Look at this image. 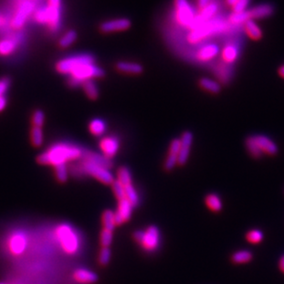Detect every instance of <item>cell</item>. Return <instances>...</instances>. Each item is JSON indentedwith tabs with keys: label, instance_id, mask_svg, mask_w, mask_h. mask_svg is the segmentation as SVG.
<instances>
[{
	"label": "cell",
	"instance_id": "obj_50",
	"mask_svg": "<svg viewBox=\"0 0 284 284\" xmlns=\"http://www.w3.org/2000/svg\"><path fill=\"white\" fill-rule=\"evenodd\" d=\"M225 1H226V4L228 6L233 7V6H235V4L237 3L238 0H225Z\"/></svg>",
	"mask_w": 284,
	"mask_h": 284
},
{
	"label": "cell",
	"instance_id": "obj_40",
	"mask_svg": "<svg viewBox=\"0 0 284 284\" xmlns=\"http://www.w3.org/2000/svg\"><path fill=\"white\" fill-rule=\"evenodd\" d=\"M55 173H56L57 180L61 183H64L69 178L70 171H69V167L67 166V164H61V165H57L55 167Z\"/></svg>",
	"mask_w": 284,
	"mask_h": 284
},
{
	"label": "cell",
	"instance_id": "obj_22",
	"mask_svg": "<svg viewBox=\"0 0 284 284\" xmlns=\"http://www.w3.org/2000/svg\"><path fill=\"white\" fill-rule=\"evenodd\" d=\"M213 72H214L215 76L218 78V80L224 84L229 83L233 77L232 66L223 63L222 61L215 64Z\"/></svg>",
	"mask_w": 284,
	"mask_h": 284
},
{
	"label": "cell",
	"instance_id": "obj_30",
	"mask_svg": "<svg viewBox=\"0 0 284 284\" xmlns=\"http://www.w3.org/2000/svg\"><path fill=\"white\" fill-rule=\"evenodd\" d=\"M231 259L234 264H245L252 260L253 254L249 250H239L233 254Z\"/></svg>",
	"mask_w": 284,
	"mask_h": 284
},
{
	"label": "cell",
	"instance_id": "obj_15",
	"mask_svg": "<svg viewBox=\"0 0 284 284\" xmlns=\"http://www.w3.org/2000/svg\"><path fill=\"white\" fill-rule=\"evenodd\" d=\"M254 137H255L256 142L259 146L260 151L263 153V155L276 156L278 154V146L270 137L263 135V134L254 135Z\"/></svg>",
	"mask_w": 284,
	"mask_h": 284
},
{
	"label": "cell",
	"instance_id": "obj_6",
	"mask_svg": "<svg viewBox=\"0 0 284 284\" xmlns=\"http://www.w3.org/2000/svg\"><path fill=\"white\" fill-rule=\"evenodd\" d=\"M133 237L147 252L156 251L161 242L160 231L154 225L149 226L144 231L135 232Z\"/></svg>",
	"mask_w": 284,
	"mask_h": 284
},
{
	"label": "cell",
	"instance_id": "obj_41",
	"mask_svg": "<svg viewBox=\"0 0 284 284\" xmlns=\"http://www.w3.org/2000/svg\"><path fill=\"white\" fill-rule=\"evenodd\" d=\"M112 188H113L114 196L118 199V201L126 198V190H125V187H124L119 181L114 180V183L112 184Z\"/></svg>",
	"mask_w": 284,
	"mask_h": 284
},
{
	"label": "cell",
	"instance_id": "obj_27",
	"mask_svg": "<svg viewBox=\"0 0 284 284\" xmlns=\"http://www.w3.org/2000/svg\"><path fill=\"white\" fill-rule=\"evenodd\" d=\"M89 129H90V132L95 137H101L106 132L107 126L104 121L99 119V118H95L90 122Z\"/></svg>",
	"mask_w": 284,
	"mask_h": 284
},
{
	"label": "cell",
	"instance_id": "obj_36",
	"mask_svg": "<svg viewBox=\"0 0 284 284\" xmlns=\"http://www.w3.org/2000/svg\"><path fill=\"white\" fill-rule=\"evenodd\" d=\"M126 190V198L132 204L133 206H137L139 202V196L138 191L134 188L132 184L125 187Z\"/></svg>",
	"mask_w": 284,
	"mask_h": 284
},
{
	"label": "cell",
	"instance_id": "obj_4",
	"mask_svg": "<svg viewBox=\"0 0 284 284\" xmlns=\"http://www.w3.org/2000/svg\"><path fill=\"white\" fill-rule=\"evenodd\" d=\"M69 76L70 86L78 87L95 78H102L104 76V71L95 63L83 64L72 70Z\"/></svg>",
	"mask_w": 284,
	"mask_h": 284
},
{
	"label": "cell",
	"instance_id": "obj_42",
	"mask_svg": "<svg viewBox=\"0 0 284 284\" xmlns=\"http://www.w3.org/2000/svg\"><path fill=\"white\" fill-rule=\"evenodd\" d=\"M100 242L102 247H109L113 242V231L103 229L100 235Z\"/></svg>",
	"mask_w": 284,
	"mask_h": 284
},
{
	"label": "cell",
	"instance_id": "obj_34",
	"mask_svg": "<svg viewBox=\"0 0 284 284\" xmlns=\"http://www.w3.org/2000/svg\"><path fill=\"white\" fill-rule=\"evenodd\" d=\"M117 181H119L124 187L132 184V176L130 170L127 167H121L117 172Z\"/></svg>",
	"mask_w": 284,
	"mask_h": 284
},
{
	"label": "cell",
	"instance_id": "obj_39",
	"mask_svg": "<svg viewBox=\"0 0 284 284\" xmlns=\"http://www.w3.org/2000/svg\"><path fill=\"white\" fill-rule=\"evenodd\" d=\"M31 139L32 143L35 147H40L44 142V133L41 127L33 126L31 132Z\"/></svg>",
	"mask_w": 284,
	"mask_h": 284
},
{
	"label": "cell",
	"instance_id": "obj_8",
	"mask_svg": "<svg viewBox=\"0 0 284 284\" xmlns=\"http://www.w3.org/2000/svg\"><path fill=\"white\" fill-rule=\"evenodd\" d=\"M95 63V58L91 54H81L78 56L66 57L57 62L56 69L60 74L69 75L77 67L83 64Z\"/></svg>",
	"mask_w": 284,
	"mask_h": 284
},
{
	"label": "cell",
	"instance_id": "obj_43",
	"mask_svg": "<svg viewBox=\"0 0 284 284\" xmlns=\"http://www.w3.org/2000/svg\"><path fill=\"white\" fill-rule=\"evenodd\" d=\"M111 259V250L109 247H102L99 254V263L101 266H106Z\"/></svg>",
	"mask_w": 284,
	"mask_h": 284
},
{
	"label": "cell",
	"instance_id": "obj_51",
	"mask_svg": "<svg viewBox=\"0 0 284 284\" xmlns=\"http://www.w3.org/2000/svg\"><path fill=\"white\" fill-rule=\"evenodd\" d=\"M279 75L281 78H283L284 79V66H282L280 69H279Z\"/></svg>",
	"mask_w": 284,
	"mask_h": 284
},
{
	"label": "cell",
	"instance_id": "obj_7",
	"mask_svg": "<svg viewBox=\"0 0 284 284\" xmlns=\"http://www.w3.org/2000/svg\"><path fill=\"white\" fill-rule=\"evenodd\" d=\"M175 20L183 28H189L193 24L196 13L189 0H175Z\"/></svg>",
	"mask_w": 284,
	"mask_h": 284
},
{
	"label": "cell",
	"instance_id": "obj_19",
	"mask_svg": "<svg viewBox=\"0 0 284 284\" xmlns=\"http://www.w3.org/2000/svg\"><path fill=\"white\" fill-rule=\"evenodd\" d=\"M180 147H181V141L179 139H174L171 142L169 152L164 163V168L166 170L171 171L174 169V167L178 164V154L180 151Z\"/></svg>",
	"mask_w": 284,
	"mask_h": 284
},
{
	"label": "cell",
	"instance_id": "obj_1",
	"mask_svg": "<svg viewBox=\"0 0 284 284\" xmlns=\"http://www.w3.org/2000/svg\"><path fill=\"white\" fill-rule=\"evenodd\" d=\"M83 152L84 150L79 146L70 143H57L39 155L38 163L56 167L57 165L81 160Z\"/></svg>",
	"mask_w": 284,
	"mask_h": 284
},
{
	"label": "cell",
	"instance_id": "obj_2",
	"mask_svg": "<svg viewBox=\"0 0 284 284\" xmlns=\"http://www.w3.org/2000/svg\"><path fill=\"white\" fill-rule=\"evenodd\" d=\"M234 26L231 25L227 20L221 17H215L201 25L192 29L188 35V42L191 44H199L204 40L216 35L218 33L228 32Z\"/></svg>",
	"mask_w": 284,
	"mask_h": 284
},
{
	"label": "cell",
	"instance_id": "obj_29",
	"mask_svg": "<svg viewBox=\"0 0 284 284\" xmlns=\"http://www.w3.org/2000/svg\"><path fill=\"white\" fill-rule=\"evenodd\" d=\"M205 202H206L207 207L215 212L221 211L222 208V201H221V197L214 193L207 195L205 198Z\"/></svg>",
	"mask_w": 284,
	"mask_h": 284
},
{
	"label": "cell",
	"instance_id": "obj_24",
	"mask_svg": "<svg viewBox=\"0 0 284 284\" xmlns=\"http://www.w3.org/2000/svg\"><path fill=\"white\" fill-rule=\"evenodd\" d=\"M18 38L16 37H7L0 40V56H9L13 54L18 46Z\"/></svg>",
	"mask_w": 284,
	"mask_h": 284
},
{
	"label": "cell",
	"instance_id": "obj_17",
	"mask_svg": "<svg viewBox=\"0 0 284 284\" xmlns=\"http://www.w3.org/2000/svg\"><path fill=\"white\" fill-rule=\"evenodd\" d=\"M133 208L134 206L126 198L119 200L117 210L114 212L116 225H120L130 219L132 215Z\"/></svg>",
	"mask_w": 284,
	"mask_h": 284
},
{
	"label": "cell",
	"instance_id": "obj_47",
	"mask_svg": "<svg viewBox=\"0 0 284 284\" xmlns=\"http://www.w3.org/2000/svg\"><path fill=\"white\" fill-rule=\"evenodd\" d=\"M212 0H197V7H198V11L203 9L204 7L208 6V4L211 2Z\"/></svg>",
	"mask_w": 284,
	"mask_h": 284
},
{
	"label": "cell",
	"instance_id": "obj_38",
	"mask_svg": "<svg viewBox=\"0 0 284 284\" xmlns=\"http://www.w3.org/2000/svg\"><path fill=\"white\" fill-rule=\"evenodd\" d=\"M47 6H42L36 8L33 12V19L40 24H47Z\"/></svg>",
	"mask_w": 284,
	"mask_h": 284
},
{
	"label": "cell",
	"instance_id": "obj_33",
	"mask_svg": "<svg viewBox=\"0 0 284 284\" xmlns=\"http://www.w3.org/2000/svg\"><path fill=\"white\" fill-rule=\"evenodd\" d=\"M101 221H102L103 229L114 231V227L116 226L114 211H112L110 209L105 210L102 214V217H101Z\"/></svg>",
	"mask_w": 284,
	"mask_h": 284
},
{
	"label": "cell",
	"instance_id": "obj_23",
	"mask_svg": "<svg viewBox=\"0 0 284 284\" xmlns=\"http://www.w3.org/2000/svg\"><path fill=\"white\" fill-rule=\"evenodd\" d=\"M73 279L81 284H93L97 282L98 276L95 272L87 269H78L73 273Z\"/></svg>",
	"mask_w": 284,
	"mask_h": 284
},
{
	"label": "cell",
	"instance_id": "obj_37",
	"mask_svg": "<svg viewBox=\"0 0 284 284\" xmlns=\"http://www.w3.org/2000/svg\"><path fill=\"white\" fill-rule=\"evenodd\" d=\"M77 39V32L73 30H70L66 32L63 36L59 40V46L62 48H67L73 44Z\"/></svg>",
	"mask_w": 284,
	"mask_h": 284
},
{
	"label": "cell",
	"instance_id": "obj_26",
	"mask_svg": "<svg viewBox=\"0 0 284 284\" xmlns=\"http://www.w3.org/2000/svg\"><path fill=\"white\" fill-rule=\"evenodd\" d=\"M116 69L121 72L128 73V74H135V75L140 74L143 71L142 66H140L139 64L125 62V61H121L116 64Z\"/></svg>",
	"mask_w": 284,
	"mask_h": 284
},
{
	"label": "cell",
	"instance_id": "obj_21",
	"mask_svg": "<svg viewBox=\"0 0 284 284\" xmlns=\"http://www.w3.org/2000/svg\"><path fill=\"white\" fill-rule=\"evenodd\" d=\"M82 159H84V160L89 161L91 163L98 164L102 167H105L107 169H110L113 165L112 160L105 157L103 154H99V153L91 152V151H86V150H84Z\"/></svg>",
	"mask_w": 284,
	"mask_h": 284
},
{
	"label": "cell",
	"instance_id": "obj_10",
	"mask_svg": "<svg viewBox=\"0 0 284 284\" xmlns=\"http://www.w3.org/2000/svg\"><path fill=\"white\" fill-rule=\"evenodd\" d=\"M47 27L52 32H56L60 29L62 18V1L61 0H47Z\"/></svg>",
	"mask_w": 284,
	"mask_h": 284
},
{
	"label": "cell",
	"instance_id": "obj_11",
	"mask_svg": "<svg viewBox=\"0 0 284 284\" xmlns=\"http://www.w3.org/2000/svg\"><path fill=\"white\" fill-rule=\"evenodd\" d=\"M241 43L238 39L229 40L221 51V61L227 65H234L239 58L241 53Z\"/></svg>",
	"mask_w": 284,
	"mask_h": 284
},
{
	"label": "cell",
	"instance_id": "obj_35",
	"mask_svg": "<svg viewBox=\"0 0 284 284\" xmlns=\"http://www.w3.org/2000/svg\"><path fill=\"white\" fill-rule=\"evenodd\" d=\"M246 238L247 242H249L250 244L258 245L264 239V234L261 230L253 229V230H250L247 232V234H246Z\"/></svg>",
	"mask_w": 284,
	"mask_h": 284
},
{
	"label": "cell",
	"instance_id": "obj_52",
	"mask_svg": "<svg viewBox=\"0 0 284 284\" xmlns=\"http://www.w3.org/2000/svg\"><path fill=\"white\" fill-rule=\"evenodd\" d=\"M3 24V19H2V17L0 16V26H2Z\"/></svg>",
	"mask_w": 284,
	"mask_h": 284
},
{
	"label": "cell",
	"instance_id": "obj_45",
	"mask_svg": "<svg viewBox=\"0 0 284 284\" xmlns=\"http://www.w3.org/2000/svg\"><path fill=\"white\" fill-rule=\"evenodd\" d=\"M250 1H251V0H238L237 3L235 4V6L232 7L233 12L239 13L246 11V8H247V6L249 5Z\"/></svg>",
	"mask_w": 284,
	"mask_h": 284
},
{
	"label": "cell",
	"instance_id": "obj_12",
	"mask_svg": "<svg viewBox=\"0 0 284 284\" xmlns=\"http://www.w3.org/2000/svg\"><path fill=\"white\" fill-rule=\"evenodd\" d=\"M220 47L216 44H207L200 46L195 53V59L201 63H208L220 54Z\"/></svg>",
	"mask_w": 284,
	"mask_h": 284
},
{
	"label": "cell",
	"instance_id": "obj_16",
	"mask_svg": "<svg viewBox=\"0 0 284 284\" xmlns=\"http://www.w3.org/2000/svg\"><path fill=\"white\" fill-rule=\"evenodd\" d=\"M131 22L127 19H111L102 22L100 25L101 32L109 33V32H122L126 31L130 28Z\"/></svg>",
	"mask_w": 284,
	"mask_h": 284
},
{
	"label": "cell",
	"instance_id": "obj_53",
	"mask_svg": "<svg viewBox=\"0 0 284 284\" xmlns=\"http://www.w3.org/2000/svg\"></svg>",
	"mask_w": 284,
	"mask_h": 284
},
{
	"label": "cell",
	"instance_id": "obj_5",
	"mask_svg": "<svg viewBox=\"0 0 284 284\" xmlns=\"http://www.w3.org/2000/svg\"><path fill=\"white\" fill-rule=\"evenodd\" d=\"M56 236L64 251L73 255L80 248V238L75 230L69 224H61L56 229Z\"/></svg>",
	"mask_w": 284,
	"mask_h": 284
},
{
	"label": "cell",
	"instance_id": "obj_14",
	"mask_svg": "<svg viewBox=\"0 0 284 284\" xmlns=\"http://www.w3.org/2000/svg\"><path fill=\"white\" fill-rule=\"evenodd\" d=\"M119 147H120L119 139L113 135L105 136L100 141V148L102 154L109 159L114 157L118 152Z\"/></svg>",
	"mask_w": 284,
	"mask_h": 284
},
{
	"label": "cell",
	"instance_id": "obj_44",
	"mask_svg": "<svg viewBox=\"0 0 284 284\" xmlns=\"http://www.w3.org/2000/svg\"><path fill=\"white\" fill-rule=\"evenodd\" d=\"M44 114L43 111L41 110H37L35 111L33 114H32V124L33 126L36 127H41L44 125Z\"/></svg>",
	"mask_w": 284,
	"mask_h": 284
},
{
	"label": "cell",
	"instance_id": "obj_28",
	"mask_svg": "<svg viewBox=\"0 0 284 284\" xmlns=\"http://www.w3.org/2000/svg\"><path fill=\"white\" fill-rule=\"evenodd\" d=\"M245 145H246L247 152L250 154V156H251L252 158L261 159L264 156L263 153L260 151L259 146L257 144V142H256V139H255L254 135H253V136H249V137L246 138Z\"/></svg>",
	"mask_w": 284,
	"mask_h": 284
},
{
	"label": "cell",
	"instance_id": "obj_18",
	"mask_svg": "<svg viewBox=\"0 0 284 284\" xmlns=\"http://www.w3.org/2000/svg\"><path fill=\"white\" fill-rule=\"evenodd\" d=\"M180 141H181V147L178 154V164L184 165L188 162L189 157L190 150L193 142V134L189 131L184 133Z\"/></svg>",
	"mask_w": 284,
	"mask_h": 284
},
{
	"label": "cell",
	"instance_id": "obj_3",
	"mask_svg": "<svg viewBox=\"0 0 284 284\" xmlns=\"http://www.w3.org/2000/svg\"><path fill=\"white\" fill-rule=\"evenodd\" d=\"M70 173L76 177H83L85 176H91L95 179L106 185H112L114 183V176L107 168L100 166L98 164L91 163L84 159L78 161L77 164H72L69 167Z\"/></svg>",
	"mask_w": 284,
	"mask_h": 284
},
{
	"label": "cell",
	"instance_id": "obj_13",
	"mask_svg": "<svg viewBox=\"0 0 284 284\" xmlns=\"http://www.w3.org/2000/svg\"><path fill=\"white\" fill-rule=\"evenodd\" d=\"M28 244V239L25 234L17 232L10 235L7 241V247L9 252L14 256H19L24 252Z\"/></svg>",
	"mask_w": 284,
	"mask_h": 284
},
{
	"label": "cell",
	"instance_id": "obj_48",
	"mask_svg": "<svg viewBox=\"0 0 284 284\" xmlns=\"http://www.w3.org/2000/svg\"><path fill=\"white\" fill-rule=\"evenodd\" d=\"M6 105V96H2L0 97V112L3 111Z\"/></svg>",
	"mask_w": 284,
	"mask_h": 284
},
{
	"label": "cell",
	"instance_id": "obj_49",
	"mask_svg": "<svg viewBox=\"0 0 284 284\" xmlns=\"http://www.w3.org/2000/svg\"><path fill=\"white\" fill-rule=\"evenodd\" d=\"M279 268H280V271L284 273V255L282 256L279 260Z\"/></svg>",
	"mask_w": 284,
	"mask_h": 284
},
{
	"label": "cell",
	"instance_id": "obj_9",
	"mask_svg": "<svg viewBox=\"0 0 284 284\" xmlns=\"http://www.w3.org/2000/svg\"><path fill=\"white\" fill-rule=\"evenodd\" d=\"M36 9V5L31 0H24L19 4L17 10L14 13L12 19L10 20V25L15 30L21 29L25 24L27 19L33 14Z\"/></svg>",
	"mask_w": 284,
	"mask_h": 284
},
{
	"label": "cell",
	"instance_id": "obj_20",
	"mask_svg": "<svg viewBox=\"0 0 284 284\" xmlns=\"http://www.w3.org/2000/svg\"><path fill=\"white\" fill-rule=\"evenodd\" d=\"M247 12L251 20L265 19L272 16L274 12V7L270 4H261L259 6H254L251 9L247 10Z\"/></svg>",
	"mask_w": 284,
	"mask_h": 284
},
{
	"label": "cell",
	"instance_id": "obj_31",
	"mask_svg": "<svg viewBox=\"0 0 284 284\" xmlns=\"http://www.w3.org/2000/svg\"><path fill=\"white\" fill-rule=\"evenodd\" d=\"M199 85L205 91L209 92L211 94H219L221 92V86L219 82H215L208 78H202L199 81Z\"/></svg>",
	"mask_w": 284,
	"mask_h": 284
},
{
	"label": "cell",
	"instance_id": "obj_25",
	"mask_svg": "<svg viewBox=\"0 0 284 284\" xmlns=\"http://www.w3.org/2000/svg\"><path fill=\"white\" fill-rule=\"evenodd\" d=\"M244 30L246 32L247 36L252 40H259L262 38V30L259 28L258 24L255 22V20H247L244 24Z\"/></svg>",
	"mask_w": 284,
	"mask_h": 284
},
{
	"label": "cell",
	"instance_id": "obj_32",
	"mask_svg": "<svg viewBox=\"0 0 284 284\" xmlns=\"http://www.w3.org/2000/svg\"><path fill=\"white\" fill-rule=\"evenodd\" d=\"M85 94L91 100H95L99 96V89L97 87L96 83L93 80L85 82L82 85Z\"/></svg>",
	"mask_w": 284,
	"mask_h": 284
},
{
	"label": "cell",
	"instance_id": "obj_46",
	"mask_svg": "<svg viewBox=\"0 0 284 284\" xmlns=\"http://www.w3.org/2000/svg\"><path fill=\"white\" fill-rule=\"evenodd\" d=\"M10 85V80L8 78H2L0 79V97L5 96L7 89L9 88Z\"/></svg>",
	"mask_w": 284,
	"mask_h": 284
}]
</instances>
